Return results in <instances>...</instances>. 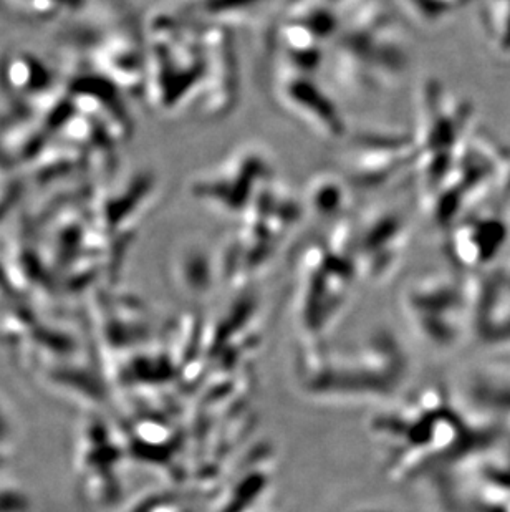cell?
<instances>
[{
    "label": "cell",
    "mask_w": 510,
    "mask_h": 512,
    "mask_svg": "<svg viewBox=\"0 0 510 512\" xmlns=\"http://www.w3.org/2000/svg\"><path fill=\"white\" fill-rule=\"evenodd\" d=\"M272 181L274 168L267 151L244 146L217 170L196 179L191 191L214 213L239 219Z\"/></svg>",
    "instance_id": "8992f818"
},
{
    "label": "cell",
    "mask_w": 510,
    "mask_h": 512,
    "mask_svg": "<svg viewBox=\"0 0 510 512\" xmlns=\"http://www.w3.org/2000/svg\"><path fill=\"white\" fill-rule=\"evenodd\" d=\"M416 161L413 133L368 131L350 141L345 153L348 181L363 189L378 188Z\"/></svg>",
    "instance_id": "ba28073f"
},
{
    "label": "cell",
    "mask_w": 510,
    "mask_h": 512,
    "mask_svg": "<svg viewBox=\"0 0 510 512\" xmlns=\"http://www.w3.org/2000/svg\"><path fill=\"white\" fill-rule=\"evenodd\" d=\"M409 19L424 29H439L456 19L472 0H400Z\"/></svg>",
    "instance_id": "4fadbf2b"
},
{
    "label": "cell",
    "mask_w": 510,
    "mask_h": 512,
    "mask_svg": "<svg viewBox=\"0 0 510 512\" xmlns=\"http://www.w3.org/2000/svg\"><path fill=\"white\" fill-rule=\"evenodd\" d=\"M411 239V224L400 208H378L366 214L353 232V259L358 277L368 282L390 279Z\"/></svg>",
    "instance_id": "52a82bcc"
},
{
    "label": "cell",
    "mask_w": 510,
    "mask_h": 512,
    "mask_svg": "<svg viewBox=\"0 0 510 512\" xmlns=\"http://www.w3.org/2000/svg\"><path fill=\"white\" fill-rule=\"evenodd\" d=\"M467 277L429 274L406 287V319L429 345L453 347L476 324L479 281Z\"/></svg>",
    "instance_id": "5b68a950"
},
{
    "label": "cell",
    "mask_w": 510,
    "mask_h": 512,
    "mask_svg": "<svg viewBox=\"0 0 510 512\" xmlns=\"http://www.w3.org/2000/svg\"><path fill=\"white\" fill-rule=\"evenodd\" d=\"M474 133V107L438 80L419 90L418 126L414 131L421 194L431 193L464 153Z\"/></svg>",
    "instance_id": "7a4b0ae2"
},
{
    "label": "cell",
    "mask_w": 510,
    "mask_h": 512,
    "mask_svg": "<svg viewBox=\"0 0 510 512\" xmlns=\"http://www.w3.org/2000/svg\"><path fill=\"white\" fill-rule=\"evenodd\" d=\"M510 191V148L474 135L446 178L423 196L429 218L448 229L479 209L492 208Z\"/></svg>",
    "instance_id": "6da1fadb"
},
{
    "label": "cell",
    "mask_w": 510,
    "mask_h": 512,
    "mask_svg": "<svg viewBox=\"0 0 510 512\" xmlns=\"http://www.w3.org/2000/svg\"><path fill=\"white\" fill-rule=\"evenodd\" d=\"M482 27L497 54L510 57V0H479Z\"/></svg>",
    "instance_id": "5bb4252c"
},
{
    "label": "cell",
    "mask_w": 510,
    "mask_h": 512,
    "mask_svg": "<svg viewBox=\"0 0 510 512\" xmlns=\"http://www.w3.org/2000/svg\"><path fill=\"white\" fill-rule=\"evenodd\" d=\"M146 83L154 107L178 112L201 98L206 78L203 25L158 24L151 27Z\"/></svg>",
    "instance_id": "277c9868"
},
{
    "label": "cell",
    "mask_w": 510,
    "mask_h": 512,
    "mask_svg": "<svg viewBox=\"0 0 510 512\" xmlns=\"http://www.w3.org/2000/svg\"><path fill=\"white\" fill-rule=\"evenodd\" d=\"M275 100L285 112L327 140H342L347 125L337 103L317 82L315 73L300 72L280 63L275 70Z\"/></svg>",
    "instance_id": "9c48e42d"
},
{
    "label": "cell",
    "mask_w": 510,
    "mask_h": 512,
    "mask_svg": "<svg viewBox=\"0 0 510 512\" xmlns=\"http://www.w3.org/2000/svg\"><path fill=\"white\" fill-rule=\"evenodd\" d=\"M350 204L348 184L333 176H318L307 194V206L313 214L322 219L342 221L343 213Z\"/></svg>",
    "instance_id": "7c38bea8"
},
{
    "label": "cell",
    "mask_w": 510,
    "mask_h": 512,
    "mask_svg": "<svg viewBox=\"0 0 510 512\" xmlns=\"http://www.w3.org/2000/svg\"><path fill=\"white\" fill-rule=\"evenodd\" d=\"M206 78L199 108L206 116H219L231 110L237 97L236 52L227 27L203 25Z\"/></svg>",
    "instance_id": "8fae6325"
},
{
    "label": "cell",
    "mask_w": 510,
    "mask_h": 512,
    "mask_svg": "<svg viewBox=\"0 0 510 512\" xmlns=\"http://www.w3.org/2000/svg\"><path fill=\"white\" fill-rule=\"evenodd\" d=\"M446 231L449 256L467 272L492 266L509 246V219L494 206L467 214Z\"/></svg>",
    "instance_id": "30bf717a"
},
{
    "label": "cell",
    "mask_w": 510,
    "mask_h": 512,
    "mask_svg": "<svg viewBox=\"0 0 510 512\" xmlns=\"http://www.w3.org/2000/svg\"><path fill=\"white\" fill-rule=\"evenodd\" d=\"M332 47L333 73L338 82L355 90L390 85L408 68V49L401 30L378 12L340 25Z\"/></svg>",
    "instance_id": "3957f363"
}]
</instances>
